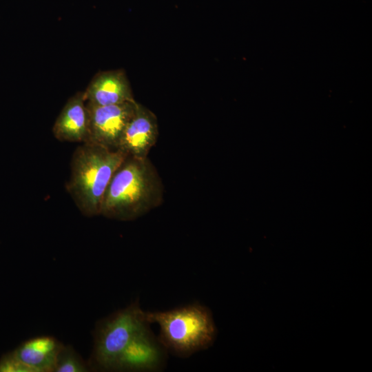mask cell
Returning a JSON list of instances; mask_svg holds the SVG:
<instances>
[{
    "label": "cell",
    "mask_w": 372,
    "mask_h": 372,
    "mask_svg": "<svg viewBox=\"0 0 372 372\" xmlns=\"http://www.w3.org/2000/svg\"><path fill=\"white\" fill-rule=\"evenodd\" d=\"M163 197L162 180L148 157L127 156L107 187L100 215L121 221L133 220L159 207Z\"/></svg>",
    "instance_id": "cell-1"
},
{
    "label": "cell",
    "mask_w": 372,
    "mask_h": 372,
    "mask_svg": "<svg viewBox=\"0 0 372 372\" xmlns=\"http://www.w3.org/2000/svg\"><path fill=\"white\" fill-rule=\"evenodd\" d=\"M126 157L118 149L90 143H83L74 150L65 188L84 216L100 215L107 187Z\"/></svg>",
    "instance_id": "cell-2"
},
{
    "label": "cell",
    "mask_w": 372,
    "mask_h": 372,
    "mask_svg": "<svg viewBox=\"0 0 372 372\" xmlns=\"http://www.w3.org/2000/svg\"><path fill=\"white\" fill-rule=\"evenodd\" d=\"M145 318L148 323L159 325L158 340L168 353L178 358L209 348L216 337L211 311L198 302L167 311H145Z\"/></svg>",
    "instance_id": "cell-3"
},
{
    "label": "cell",
    "mask_w": 372,
    "mask_h": 372,
    "mask_svg": "<svg viewBox=\"0 0 372 372\" xmlns=\"http://www.w3.org/2000/svg\"><path fill=\"white\" fill-rule=\"evenodd\" d=\"M148 323L138 301L99 320L87 362L91 371H113L121 355L137 332Z\"/></svg>",
    "instance_id": "cell-4"
},
{
    "label": "cell",
    "mask_w": 372,
    "mask_h": 372,
    "mask_svg": "<svg viewBox=\"0 0 372 372\" xmlns=\"http://www.w3.org/2000/svg\"><path fill=\"white\" fill-rule=\"evenodd\" d=\"M138 102L96 105L86 102L88 131L85 142L117 149L124 130L133 116Z\"/></svg>",
    "instance_id": "cell-5"
},
{
    "label": "cell",
    "mask_w": 372,
    "mask_h": 372,
    "mask_svg": "<svg viewBox=\"0 0 372 372\" xmlns=\"http://www.w3.org/2000/svg\"><path fill=\"white\" fill-rule=\"evenodd\" d=\"M145 324L134 335L118 358L113 371L156 372L165 367L168 351Z\"/></svg>",
    "instance_id": "cell-6"
},
{
    "label": "cell",
    "mask_w": 372,
    "mask_h": 372,
    "mask_svg": "<svg viewBox=\"0 0 372 372\" xmlns=\"http://www.w3.org/2000/svg\"><path fill=\"white\" fill-rule=\"evenodd\" d=\"M158 124L155 114L141 103L126 125L117 149L126 156L145 158L158 137Z\"/></svg>",
    "instance_id": "cell-7"
},
{
    "label": "cell",
    "mask_w": 372,
    "mask_h": 372,
    "mask_svg": "<svg viewBox=\"0 0 372 372\" xmlns=\"http://www.w3.org/2000/svg\"><path fill=\"white\" fill-rule=\"evenodd\" d=\"M83 94L86 102L96 105H110L135 101L130 83L122 69L98 72Z\"/></svg>",
    "instance_id": "cell-8"
},
{
    "label": "cell",
    "mask_w": 372,
    "mask_h": 372,
    "mask_svg": "<svg viewBox=\"0 0 372 372\" xmlns=\"http://www.w3.org/2000/svg\"><path fill=\"white\" fill-rule=\"evenodd\" d=\"M88 116L83 92L71 96L56 118L52 127L60 141L84 143L87 136Z\"/></svg>",
    "instance_id": "cell-9"
},
{
    "label": "cell",
    "mask_w": 372,
    "mask_h": 372,
    "mask_svg": "<svg viewBox=\"0 0 372 372\" xmlns=\"http://www.w3.org/2000/svg\"><path fill=\"white\" fill-rule=\"evenodd\" d=\"M63 344L52 336H37L23 342L12 352L32 372H54Z\"/></svg>",
    "instance_id": "cell-10"
},
{
    "label": "cell",
    "mask_w": 372,
    "mask_h": 372,
    "mask_svg": "<svg viewBox=\"0 0 372 372\" xmlns=\"http://www.w3.org/2000/svg\"><path fill=\"white\" fill-rule=\"evenodd\" d=\"M90 366L70 345L63 344L56 358L54 372H87Z\"/></svg>",
    "instance_id": "cell-11"
},
{
    "label": "cell",
    "mask_w": 372,
    "mask_h": 372,
    "mask_svg": "<svg viewBox=\"0 0 372 372\" xmlns=\"http://www.w3.org/2000/svg\"><path fill=\"white\" fill-rule=\"evenodd\" d=\"M0 372H32V371L18 360L12 352H10L0 359Z\"/></svg>",
    "instance_id": "cell-12"
}]
</instances>
